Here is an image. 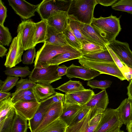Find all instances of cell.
Wrapping results in <instances>:
<instances>
[{
  "label": "cell",
  "instance_id": "cell-51",
  "mask_svg": "<svg viewBox=\"0 0 132 132\" xmlns=\"http://www.w3.org/2000/svg\"><path fill=\"white\" fill-rule=\"evenodd\" d=\"M127 94L128 98L132 101V78L130 80L129 84L127 87Z\"/></svg>",
  "mask_w": 132,
  "mask_h": 132
},
{
  "label": "cell",
  "instance_id": "cell-45",
  "mask_svg": "<svg viewBox=\"0 0 132 132\" xmlns=\"http://www.w3.org/2000/svg\"><path fill=\"white\" fill-rule=\"evenodd\" d=\"M11 99L13 103L19 100L24 101H37L34 95H24L19 97L14 96L12 97Z\"/></svg>",
  "mask_w": 132,
  "mask_h": 132
},
{
  "label": "cell",
  "instance_id": "cell-28",
  "mask_svg": "<svg viewBox=\"0 0 132 132\" xmlns=\"http://www.w3.org/2000/svg\"><path fill=\"white\" fill-rule=\"evenodd\" d=\"M82 57L94 61L106 62H114L108 50L98 53L82 56Z\"/></svg>",
  "mask_w": 132,
  "mask_h": 132
},
{
  "label": "cell",
  "instance_id": "cell-54",
  "mask_svg": "<svg viewBox=\"0 0 132 132\" xmlns=\"http://www.w3.org/2000/svg\"><path fill=\"white\" fill-rule=\"evenodd\" d=\"M112 132H124V131L121 130L120 129H119Z\"/></svg>",
  "mask_w": 132,
  "mask_h": 132
},
{
  "label": "cell",
  "instance_id": "cell-8",
  "mask_svg": "<svg viewBox=\"0 0 132 132\" xmlns=\"http://www.w3.org/2000/svg\"><path fill=\"white\" fill-rule=\"evenodd\" d=\"M17 36L12 39L9 51L6 54L4 64L7 68H12L22 61L21 57L24 51L22 42L21 34L18 32Z\"/></svg>",
  "mask_w": 132,
  "mask_h": 132
},
{
  "label": "cell",
  "instance_id": "cell-33",
  "mask_svg": "<svg viewBox=\"0 0 132 132\" xmlns=\"http://www.w3.org/2000/svg\"><path fill=\"white\" fill-rule=\"evenodd\" d=\"M67 125L60 117L52 122L41 132H65Z\"/></svg>",
  "mask_w": 132,
  "mask_h": 132
},
{
  "label": "cell",
  "instance_id": "cell-53",
  "mask_svg": "<svg viewBox=\"0 0 132 132\" xmlns=\"http://www.w3.org/2000/svg\"><path fill=\"white\" fill-rule=\"evenodd\" d=\"M126 130L128 132H132V120L126 126Z\"/></svg>",
  "mask_w": 132,
  "mask_h": 132
},
{
  "label": "cell",
  "instance_id": "cell-1",
  "mask_svg": "<svg viewBox=\"0 0 132 132\" xmlns=\"http://www.w3.org/2000/svg\"><path fill=\"white\" fill-rule=\"evenodd\" d=\"M90 25L108 45L116 40L121 29L119 18L112 15L107 17L94 18Z\"/></svg>",
  "mask_w": 132,
  "mask_h": 132
},
{
  "label": "cell",
  "instance_id": "cell-20",
  "mask_svg": "<svg viewBox=\"0 0 132 132\" xmlns=\"http://www.w3.org/2000/svg\"><path fill=\"white\" fill-rule=\"evenodd\" d=\"M37 101L40 102L56 93L54 89L49 84L37 83L33 88Z\"/></svg>",
  "mask_w": 132,
  "mask_h": 132
},
{
  "label": "cell",
  "instance_id": "cell-27",
  "mask_svg": "<svg viewBox=\"0 0 132 132\" xmlns=\"http://www.w3.org/2000/svg\"><path fill=\"white\" fill-rule=\"evenodd\" d=\"M66 94H70L75 92L86 89L79 81L71 80L56 88Z\"/></svg>",
  "mask_w": 132,
  "mask_h": 132
},
{
  "label": "cell",
  "instance_id": "cell-6",
  "mask_svg": "<svg viewBox=\"0 0 132 132\" xmlns=\"http://www.w3.org/2000/svg\"><path fill=\"white\" fill-rule=\"evenodd\" d=\"M72 0H43L38 4L37 11L42 20H46L53 12H68Z\"/></svg>",
  "mask_w": 132,
  "mask_h": 132
},
{
  "label": "cell",
  "instance_id": "cell-49",
  "mask_svg": "<svg viewBox=\"0 0 132 132\" xmlns=\"http://www.w3.org/2000/svg\"><path fill=\"white\" fill-rule=\"evenodd\" d=\"M68 67L64 65L59 66L57 69L58 76L61 77L62 76L66 75Z\"/></svg>",
  "mask_w": 132,
  "mask_h": 132
},
{
  "label": "cell",
  "instance_id": "cell-30",
  "mask_svg": "<svg viewBox=\"0 0 132 132\" xmlns=\"http://www.w3.org/2000/svg\"><path fill=\"white\" fill-rule=\"evenodd\" d=\"M68 21L69 24L72 32L82 45L87 42H95L87 38L82 34L78 21L69 17Z\"/></svg>",
  "mask_w": 132,
  "mask_h": 132
},
{
  "label": "cell",
  "instance_id": "cell-16",
  "mask_svg": "<svg viewBox=\"0 0 132 132\" xmlns=\"http://www.w3.org/2000/svg\"><path fill=\"white\" fill-rule=\"evenodd\" d=\"M52 95L40 102V105L34 116L28 120V128L31 132H34L38 127L43 121L47 110L54 103L52 101Z\"/></svg>",
  "mask_w": 132,
  "mask_h": 132
},
{
  "label": "cell",
  "instance_id": "cell-34",
  "mask_svg": "<svg viewBox=\"0 0 132 132\" xmlns=\"http://www.w3.org/2000/svg\"><path fill=\"white\" fill-rule=\"evenodd\" d=\"M63 33L69 45L79 51L81 48V44L73 33L69 24Z\"/></svg>",
  "mask_w": 132,
  "mask_h": 132
},
{
  "label": "cell",
  "instance_id": "cell-3",
  "mask_svg": "<svg viewBox=\"0 0 132 132\" xmlns=\"http://www.w3.org/2000/svg\"><path fill=\"white\" fill-rule=\"evenodd\" d=\"M79 51L69 45L60 46L45 43L36 53L34 68L47 67V64L57 55L63 53Z\"/></svg>",
  "mask_w": 132,
  "mask_h": 132
},
{
  "label": "cell",
  "instance_id": "cell-55",
  "mask_svg": "<svg viewBox=\"0 0 132 132\" xmlns=\"http://www.w3.org/2000/svg\"><path fill=\"white\" fill-rule=\"evenodd\" d=\"M3 81L0 80V86H1L3 84Z\"/></svg>",
  "mask_w": 132,
  "mask_h": 132
},
{
  "label": "cell",
  "instance_id": "cell-40",
  "mask_svg": "<svg viewBox=\"0 0 132 132\" xmlns=\"http://www.w3.org/2000/svg\"><path fill=\"white\" fill-rule=\"evenodd\" d=\"M19 79L18 77L8 76L0 86V91L8 92L16 85Z\"/></svg>",
  "mask_w": 132,
  "mask_h": 132
},
{
  "label": "cell",
  "instance_id": "cell-7",
  "mask_svg": "<svg viewBox=\"0 0 132 132\" xmlns=\"http://www.w3.org/2000/svg\"><path fill=\"white\" fill-rule=\"evenodd\" d=\"M58 65H50L44 68H34L29 79L36 83L51 84L62 78L57 71Z\"/></svg>",
  "mask_w": 132,
  "mask_h": 132
},
{
  "label": "cell",
  "instance_id": "cell-19",
  "mask_svg": "<svg viewBox=\"0 0 132 132\" xmlns=\"http://www.w3.org/2000/svg\"><path fill=\"white\" fill-rule=\"evenodd\" d=\"M91 110L90 109L86 115L80 121L75 124L68 126L65 132H94L98 124L93 126H90L89 120Z\"/></svg>",
  "mask_w": 132,
  "mask_h": 132
},
{
  "label": "cell",
  "instance_id": "cell-24",
  "mask_svg": "<svg viewBox=\"0 0 132 132\" xmlns=\"http://www.w3.org/2000/svg\"><path fill=\"white\" fill-rule=\"evenodd\" d=\"M83 107L84 106L63 104L62 113L60 117L64 121L68 126Z\"/></svg>",
  "mask_w": 132,
  "mask_h": 132
},
{
  "label": "cell",
  "instance_id": "cell-44",
  "mask_svg": "<svg viewBox=\"0 0 132 132\" xmlns=\"http://www.w3.org/2000/svg\"><path fill=\"white\" fill-rule=\"evenodd\" d=\"M90 110V108L84 106V107L79 111L77 115L68 126H70L77 123L81 120Z\"/></svg>",
  "mask_w": 132,
  "mask_h": 132
},
{
  "label": "cell",
  "instance_id": "cell-14",
  "mask_svg": "<svg viewBox=\"0 0 132 132\" xmlns=\"http://www.w3.org/2000/svg\"><path fill=\"white\" fill-rule=\"evenodd\" d=\"M100 74V73L97 71L73 64L68 67L66 75L70 79L78 78L84 80H89Z\"/></svg>",
  "mask_w": 132,
  "mask_h": 132
},
{
  "label": "cell",
  "instance_id": "cell-52",
  "mask_svg": "<svg viewBox=\"0 0 132 132\" xmlns=\"http://www.w3.org/2000/svg\"><path fill=\"white\" fill-rule=\"evenodd\" d=\"M7 49L5 48L3 45L0 44V57L2 58L6 55V53Z\"/></svg>",
  "mask_w": 132,
  "mask_h": 132
},
{
  "label": "cell",
  "instance_id": "cell-35",
  "mask_svg": "<svg viewBox=\"0 0 132 132\" xmlns=\"http://www.w3.org/2000/svg\"><path fill=\"white\" fill-rule=\"evenodd\" d=\"M15 114L14 108L5 118L0 121V132H10Z\"/></svg>",
  "mask_w": 132,
  "mask_h": 132
},
{
  "label": "cell",
  "instance_id": "cell-11",
  "mask_svg": "<svg viewBox=\"0 0 132 132\" xmlns=\"http://www.w3.org/2000/svg\"><path fill=\"white\" fill-rule=\"evenodd\" d=\"M107 45L123 63L132 69V52L128 43L115 40Z\"/></svg>",
  "mask_w": 132,
  "mask_h": 132
},
{
  "label": "cell",
  "instance_id": "cell-4",
  "mask_svg": "<svg viewBox=\"0 0 132 132\" xmlns=\"http://www.w3.org/2000/svg\"><path fill=\"white\" fill-rule=\"evenodd\" d=\"M78 62L82 66L97 71L101 74L116 77L121 80H126L114 62H102L90 60L81 57Z\"/></svg>",
  "mask_w": 132,
  "mask_h": 132
},
{
  "label": "cell",
  "instance_id": "cell-18",
  "mask_svg": "<svg viewBox=\"0 0 132 132\" xmlns=\"http://www.w3.org/2000/svg\"><path fill=\"white\" fill-rule=\"evenodd\" d=\"M109 103L108 95L106 90L104 89L94 94L89 101L84 106L90 108L91 110L101 109L105 111Z\"/></svg>",
  "mask_w": 132,
  "mask_h": 132
},
{
  "label": "cell",
  "instance_id": "cell-46",
  "mask_svg": "<svg viewBox=\"0 0 132 132\" xmlns=\"http://www.w3.org/2000/svg\"><path fill=\"white\" fill-rule=\"evenodd\" d=\"M7 9L2 0H0V24L4 25L7 16Z\"/></svg>",
  "mask_w": 132,
  "mask_h": 132
},
{
  "label": "cell",
  "instance_id": "cell-41",
  "mask_svg": "<svg viewBox=\"0 0 132 132\" xmlns=\"http://www.w3.org/2000/svg\"><path fill=\"white\" fill-rule=\"evenodd\" d=\"M112 82L110 80H106L100 81L96 80H89L87 82V85L93 89L98 88L103 90L110 87Z\"/></svg>",
  "mask_w": 132,
  "mask_h": 132
},
{
  "label": "cell",
  "instance_id": "cell-43",
  "mask_svg": "<svg viewBox=\"0 0 132 132\" xmlns=\"http://www.w3.org/2000/svg\"><path fill=\"white\" fill-rule=\"evenodd\" d=\"M36 53L35 47L27 50L24 53L22 63L24 64H31L33 63Z\"/></svg>",
  "mask_w": 132,
  "mask_h": 132
},
{
  "label": "cell",
  "instance_id": "cell-15",
  "mask_svg": "<svg viewBox=\"0 0 132 132\" xmlns=\"http://www.w3.org/2000/svg\"><path fill=\"white\" fill-rule=\"evenodd\" d=\"M63 104L60 102L52 105L47 110L41 123L34 132H41L48 125L59 118L63 111Z\"/></svg>",
  "mask_w": 132,
  "mask_h": 132
},
{
  "label": "cell",
  "instance_id": "cell-36",
  "mask_svg": "<svg viewBox=\"0 0 132 132\" xmlns=\"http://www.w3.org/2000/svg\"><path fill=\"white\" fill-rule=\"evenodd\" d=\"M11 97L0 101V121L3 120L14 108Z\"/></svg>",
  "mask_w": 132,
  "mask_h": 132
},
{
  "label": "cell",
  "instance_id": "cell-38",
  "mask_svg": "<svg viewBox=\"0 0 132 132\" xmlns=\"http://www.w3.org/2000/svg\"><path fill=\"white\" fill-rule=\"evenodd\" d=\"M36 84L29 79L21 78L17 82L16 89L15 92L12 93V96L21 91L34 88Z\"/></svg>",
  "mask_w": 132,
  "mask_h": 132
},
{
  "label": "cell",
  "instance_id": "cell-17",
  "mask_svg": "<svg viewBox=\"0 0 132 132\" xmlns=\"http://www.w3.org/2000/svg\"><path fill=\"white\" fill-rule=\"evenodd\" d=\"M46 20L48 25L63 33L69 24L68 12L61 11H55Z\"/></svg>",
  "mask_w": 132,
  "mask_h": 132
},
{
  "label": "cell",
  "instance_id": "cell-26",
  "mask_svg": "<svg viewBox=\"0 0 132 132\" xmlns=\"http://www.w3.org/2000/svg\"><path fill=\"white\" fill-rule=\"evenodd\" d=\"M82 55L79 51L63 53L55 56L49 61L47 67L50 65H59L64 62L70 60L78 59L82 57Z\"/></svg>",
  "mask_w": 132,
  "mask_h": 132
},
{
  "label": "cell",
  "instance_id": "cell-23",
  "mask_svg": "<svg viewBox=\"0 0 132 132\" xmlns=\"http://www.w3.org/2000/svg\"><path fill=\"white\" fill-rule=\"evenodd\" d=\"M79 24L81 31L85 36L93 41L106 47L108 44L106 42L90 24H84L79 22Z\"/></svg>",
  "mask_w": 132,
  "mask_h": 132
},
{
  "label": "cell",
  "instance_id": "cell-39",
  "mask_svg": "<svg viewBox=\"0 0 132 132\" xmlns=\"http://www.w3.org/2000/svg\"><path fill=\"white\" fill-rule=\"evenodd\" d=\"M12 40L9 28L0 24V44L8 46Z\"/></svg>",
  "mask_w": 132,
  "mask_h": 132
},
{
  "label": "cell",
  "instance_id": "cell-42",
  "mask_svg": "<svg viewBox=\"0 0 132 132\" xmlns=\"http://www.w3.org/2000/svg\"><path fill=\"white\" fill-rule=\"evenodd\" d=\"M91 110L89 125L90 126H93L99 123L104 111L101 109H96Z\"/></svg>",
  "mask_w": 132,
  "mask_h": 132
},
{
  "label": "cell",
  "instance_id": "cell-50",
  "mask_svg": "<svg viewBox=\"0 0 132 132\" xmlns=\"http://www.w3.org/2000/svg\"><path fill=\"white\" fill-rule=\"evenodd\" d=\"M12 96V94L10 92H3L0 91V101Z\"/></svg>",
  "mask_w": 132,
  "mask_h": 132
},
{
  "label": "cell",
  "instance_id": "cell-22",
  "mask_svg": "<svg viewBox=\"0 0 132 132\" xmlns=\"http://www.w3.org/2000/svg\"><path fill=\"white\" fill-rule=\"evenodd\" d=\"M116 109L121 121L127 126L132 120V101L128 98L125 99Z\"/></svg>",
  "mask_w": 132,
  "mask_h": 132
},
{
  "label": "cell",
  "instance_id": "cell-10",
  "mask_svg": "<svg viewBox=\"0 0 132 132\" xmlns=\"http://www.w3.org/2000/svg\"><path fill=\"white\" fill-rule=\"evenodd\" d=\"M9 5L15 13L23 20L35 15L38 4L34 5L24 0H8Z\"/></svg>",
  "mask_w": 132,
  "mask_h": 132
},
{
  "label": "cell",
  "instance_id": "cell-48",
  "mask_svg": "<svg viewBox=\"0 0 132 132\" xmlns=\"http://www.w3.org/2000/svg\"><path fill=\"white\" fill-rule=\"evenodd\" d=\"M33 95L34 94L33 88H32L21 91L17 93L12 97H19L24 95Z\"/></svg>",
  "mask_w": 132,
  "mask_h": 132
},
{
  "label": "cell",
  "instance_id": "cell-31",
  "mask_svg": "<svg viewBox=\"0 0 132 132\" xmlns=\"http://www.w3.org/2000/svg\"><path fill=\"white\" fill-rule=\"evenodd\" d=\"M106 49V47H105L96 43L87 42L82 44V48L79 51L83 56L101 52Z\"/></svg>",
  "mask_w": 132,
  "mask_h": 132
},
{
  "label": "cell",
  "instance_id": "cell-12",
  "mask_svg": "<svg viewBox=\"0 0 132 132\" xmlns=\"http://www.w3.org/2000/svg\"><path fill=\"white\" fill-rule=\"evenodd\" d=\"M94 94V92L90 89H86L70 94L65 93L64 104L84 106L89 101Z\"/></svg>",
  "mask_w": 132,
  "mask_h": 132
},
{
  "label": "cell",
  "instance_id": "cell-25",
  "mask_svg": "<svg viewBox=\"0 0 132 132\" xmlns=\"http://www.w3.org/2000/svg\"><path fill=\"white\" fill-rule=\"evenodd\" d=\"M48 24L46 20L35 23L36 30L33 41L34 46L38 44L44 43L47 38Z\"/></svg>",
  "mask_w": 132,
  "mask_h": 132
},
{
  "label": "cell",
  "instance_id": "cell-5",
  "mask_svg": "<svg viewBox=\"0 0 132 132\" xmlns=\"http://www.w3.org/2000/svg\"><path fill=\"white\" fill-rule=\"evenodd\" d=\"M123 124L116 109H107L94 132H112L120 129Z\"/></svg>",
  "mask_w": 132,
  "mask_h": 132
},
{
  "label": "cell",
  "instance_id": "cell-37",
  "mask_svg": "<svg viewBox=\"0 0 132 132\" xmlns=\"http://www.w3.org/2000/svg\"><path fill=\"white\" fill-rule=\"evenodd\" d=\"M111 7L114 10L124 11L132 14V0L118 1Z\"/></svg>",
  "mask_w": 132,
  "mask_h": 132
},
{
  "label": "cell",
  "instance_id": "cell-47",
  "mask_svg": "<svg viewBox=\"0 0 132 132\" xmlns=\"http://www.w3.org/2000/svg\"><path fill=\"white\" fill-rule=\"evenodd\" d=\"M118 1V0H96L97 4H99L105 6H112Z\"/></svg>",
  "mask_w": 132,
  "mask_h": 132
},
{
  "label": "cell",
  "instance_id": "cell-13",
  "mask_svg": "<svg viewBox=\"0 0 132 132\" xmlns=\"http://www.w3.org/2000/svg\"><path fill=\"white\" fill-rule=\"evenodd\" d=\"M40 105L37 101H24L19 100L13 103L15 112L29 120L34 116Z\"/></svg>",
  "mask_w": 132,
  "mask_h": 132
},
{
  "label": "cell",
  "instance_id": "cell-21",
  "mask_svg": "<svg viewBox=\"0 0 132 132\" xmlns=\"http://www.w3.org/2000/svg\"><path fill=\"white\" fill-rule=\"evenodd\" d=\"M44 43L60 46L69 45L63 32L48 25L47 38Z\"/></svg>",
  "mask_w": 132,
  "mask_h": 132
},
{
  "label": "cell",
  "instance_id": "cell-9",
  "mask_svg": "<svg viewBox=\"0 0 132 132\" xmlns=\"http://www.w3.org/2000/svg\"><path fill=\"white\" fill-rule=\"evenodd\" d=\"M35 30V23L31 19L22 20L18 25L17 32H20L21 34L24 50L34 47L33 41Z\"/></svg>",
  "mask_w": 132,
  "mask_h": 132
},
{
  "label": "cell",
  "instance_id": "cell-2",
  "mask_svg": "<svg viewBox=\"0 0 132 132\" xmlns=\"http://www.w3.org/2000/svg\"><path fill=\"white\" fill-rule=\"evenodd\" d=\"M97 4L96 0H72L68 11L69 17L81 23L90 24Z\"/></svg>",
  "mask_w": 132,
  "mask_h": 132
},
{
  "label": "cell",
  "instance_id": "cell-32",
  "mask_svg": "<svg viewBox=\"0 0 132 132\" xmlns=\"http://www.w3.org/2000/svg\"><path fill=\"white\" fill-rule=\"evenodd\" d=\"M5 75L8 76L24 78L30 74L31 71L29 67L16 66L14 68H7L4 71Z\"/></svg>",
  "mask_w": 132,
  "mask_h": 132
},
{
  "label": "cell",
  "instance_id": "cell-29",
  "mask_svg": "<svg viewBox=\"0 0 132 132\" xmlns=\"http://www.w3.org/2000/svg\"><path fill=\"white\" fill-rule=\"evenodd\" d=\"M28 120L15 112L10 132H27Z\"/></svg>",
  "mask_w": 132,
  "mask_h": 132
}]
</instances>
